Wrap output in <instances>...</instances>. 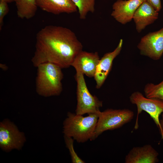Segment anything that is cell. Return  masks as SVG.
Returning <instances> with one entry per match:
<instances>
[{
  "label": "cell",
  "instance_id": "cell-1",
  "mask_svg": "<svg viewBox=\"0 0 163 163\" xmlns=\"http://www.w3.org/2000/svg\"><path fill=\"white\" fill-rule=\"evenodd\" d=\"M83 46L75 33L62 26L49 25L37 33L35 50L31 59L34 66L53 63L61 68L69 67Z\"/></svg>",
  "mask_w": 163,
  "mask_h": 163
},
{
  "label": "cell",
  "instance_id": "cell-2",
  "mask_svg": "<svg viewBox=\"0 0 163 163\" xmlns=\"http://www.w3.org/2000/svg\"><path fill=\"white\" fill-rule=\"evenodd\" d=\"M37 67L36 89L37 94L45 97L59 95L62 89V68L50 62L41 64Z\"/></svg>",
  "mask_w": 163,
  "mask_h": 163
},
{
  "label": "cell",
  "instance_id": "cell-3",
  "mask_svg": "<svg viewBox=\"0 0 163 163\" xmlns=\"http://www.w3.org/2000/svg\"><path fill=\"white\" fill-rule=\"evenodd\" d=\"M98 113H90L84 117L68 112L63 123L64 135L72 138L78 143L91 140L97 124Z\"/></svg>",
  "mask_w": 163,
  "mask_h": 163
},
{
  "label": "cell",
  "instance_id": "cell-4",
  "mask_svg": "<svg viewBox=\"0 0 163 163\" xmlns=\"http://www.w3.org/2000/svg\"><path fill=\"white\" fill-rule=\"evenodd\" d=\"M133 112L128 109H108L98 113L96 126L92 139L93 140L104 132L119 128L133 118Z\"/></svg>",
  "mask_w": 163,
  "mask_h": 163
},
{
  "label": "cell",
  "instance_id": "cell-5",
  "mask_svg": "<svg viewBox=\"0 0 163 163\" xmlns=\"http://www.w3.org/2000/svg\"><path fill=\"white\" fill-rule=\"evenodd\" d=\"M84 75L80 72H76L75 76L77 82V99L75 113L79 115L98 113L100 111V108L103 105L102 101L90 92Z\"/></svg>",
  "mask_w": 163,
  "mask_h": 163
},
{
  "label": "cell",
  "instance_id": "cell-6",
  "mask_svg": "<svg viewBox=\"0 0 163 163\" xmlns=\"http://www.w3.org/2000/svg\"><path fill=\"white\" fill-rule=\"evenodd\" d=\"M130 102L135 104L137 108V115L134 129L139 128L138 118L143 111L147 112L153 120L160 129L161 128L159 117L163 113V100L156 98H148L140 92L136 91L129 97Z\"/></svg>",
  "mask_w": 163,
  "mask_h": 163
},
{
  "label": "cell",
  "instance_id": "cell-7",
  "mask_svg": "<svg viewBox=\"0 0 163 163\" xmlns=\"http://www.w3.org/2000/svg\"><path fill=\"white\" fill-rule=\"evenodd\" d=\"M137 47L142 55L155 60L159 59L163 55V27L142 37Z\"/></svg>",
  "mask_w": 163,
  "mask_h": 163
},
{
  "label": "cell",
  "instance_id": "cell-8",
  "mask_svg": "<svg viewBox=\"0 0 163 163\" xmlns=\"http://www.w3.org/2000/svg\"><path fill=\"white\" fill-rule=\"evenodd\" d=\"M25 140L23 134L13 123L5 120L0 124V146L4 150L19 149Z\"/></svg>",
  "mask_w": 163,
  "mask_h": 163
},
{
  "label": "cell",
  "instance_id": "cell-9",
  "mask_svg": "<svg viewBox=\"0 0 163 163\" xmlns=\"http://www.w3.org/2000/svg\"><path fill=\"white\" fill-rule=\"evenodd\" d=\"M145 0H117L112 5L111 15L117 21L125 24L131 21L139 6Z\"/></svg>",
  "mask_w": 163,
  "mask_h": 163
},
{
  "label": "cell",
  "instance_id": "cell-10",
  "mask_svg": "<svg viewBox=\"0 0 163 163\" xmlns=\"http://www.w3.org/2000/svg\"><path fill=\"white\" fill-rule=\"evenodd\" d=\"M123 43V40L120 39L113 51L105 53L100 59L94 77L97 88H100L104 84L111 70L114 59L121 50Z\"/></svg>",
  "mask_w": 163,
  "mask_h": 163
},
{
  "label": "cell",
  "instance_id": "cell-11",
  "mask_svg": "<svg viewBox=\"0 0 163 163\" xmlns=\"http://www.w3.org/2000/svg\"><path fill=\"white\" fill-rule=\"evenodd\" d=\"M100 58L98 53L82 51L75 58L71 66L76 72H80L89 77H94Z\"/></svg>",
  "mask_w": 163,
  "mask_h": 163
},
{
  "label": "cell",
  "instance_id": "cell-12",
  "mask_svg": "<svg viewBox=\"0 0 163 163\" xmlns=\"http://www.w3.org/2000/svg\"><path fill=\"white\" fill-rule=\"evenodd\" d=\"M158 152L149 144L133 147L126 156L125 163H156L158 161Z\"/></svg>",
  "mask_w": 163,
  "mask_h": 163
},
{
  "label": "cell",
  "instance_id": "cell-13",
  "mask_svg": "<svg viewBox=\"0 0 163 163\" xmlns=\"http://www.w3.org/2000/svg\"><path fill=\"white\" fill-rule=\"evenodd\" d=\"M158 12L146 1H144L136 10L133 19L136 29L140 33L145 27L153 23L158 18Z\"/></svg>",
  "mask_w": 163,
  "mask_h": 163
},
{
  "label": "cell",
  "instance_id": "cell-14",
  "mask_svg": "<svg viewBox=\"0 0 163 163\" xmlns=\"http://www.w3.org/2000/svg\"><path fill=\"white\" fill-rule=\"evenodd\" d=\"M38 7L55 14L72 13L78 9L72 0H37Z\"/></svg>",
  "mask_w": 163,
  "mask_h": 163
},
{
  "label": "cell",
  "instance_id": "cell-15",
  "mask_svg": "<svg viewBox=\"0 0 163 163\" xmlns=\"http://www.w3.org/2000/svg\"><path fill=\"white\" fill-rule=\"evenodd\" d=\"M18 17L29 19L35 15L38 6L37 0H14Z\"/></svg>",
  "mask_w": 163,
  "mask_h": 163
},
{
  "label": "cell",
  "instance_id": "cell-16",
  "mask_svg": "<svg viewBox=\"0 0 163 163\" xmlns=\"http://www.w3.org/2000/svg\"><path fill=\"white\" fill-rule=\"evenodd\" d=\"M72 0L78 10L81 19H85L88 13L94 11L95 0Z\"/></svg>",
  "mask_w": 163,
  "mask_h": 163
},
{
  "label": "cell",
  "instance_id": "cell-17",
  "mask_svg": "<svg viewBox=\"0 0 163 163\" xmlns=\"http://www.w3.org/2000/svg\"><path fill=\"white\" fill-rule=\"evenodd\" d=\"M145 96L148 98H156L163 100V80L159 83H148L144 86Z\"/></svg>",
  "mask_w": 163,
  "mask_h": 163
},
{
  "label": "cell",
  "instance_id": "cell-18",
  "mask_svg": "<svg viewBox=\"0 0 163 163\" xmlns=\"http://www.w3.org/2000/svg\"><path fill=\"white\" fill-rule=\"evenodd\" d=\"M65 142L68 149L73 163H84L85 162L81 159L75 151L73 145L74 139L70 137L64 136Z\"/></svg>",
  "mask_w": 163,
  "mask_h": 163
},
{
  "label": "cell",
  "instance_id": "cell-19",
  "mask_svg": "<svg viewBox=\"0 0 163 163\" xmlns=\"http://www.w3.org/2000/svg\"><path fill=\"white\" fill-rule=\"evenodd\" d=\"M8 3L5 1L0 0V30H2L5 17L8 13L9 8Z\"/></svg>",
  "mask_w": 163,
  "mask_h": 163
},
{
  "label": "cell",
  "instance_id": "cell-20",
  "mask_svg": "<svg viewBox=\"0 0 163 163\" xmlns=\"http://www.w3.org/2000/svg\"><path fill=\"white\" fill-rule=\"evenodd\" d=\"M158 12L162 8L161 0H145Z\"/></svg>",
  "mask_w": 163,
  "mask_h": 163
},
{
  "label": "cell",
  "instance_id": "cell-21",
  "mask_svg": "<svg viewBox=\"0 0 163 163\" xmlns=\"http://www.w3.org/2000/svg\"><path fill=\"white\" fill-rule=\"evenodd\" d=\"M160 124L161 128L159 130L161 135V138L163 139V113L162 114L161 119L160 120Z\"/></svg>",
  "mask_w": 163,
  "mask_h": 163
},
{
  "label": "cell",
  "instance_id": "cell-22",
  "mask_svg": "<svg viewBox=\"0 0 163 163\" xmlns=\"http://www.w3.org/2000/svg\"><path fill=\"white\" fill-rule=\"evenodd\" d=\"M5 1L8 3H10L13 2H14V0H2Z\"/></svg>",
  "mask_w": 163,
  "mask_h": 163
},
{
  "label": "cell",
  "instance_id": "cell-23",
  "mask_svg": "<svg viewBox=\"0 0 163 163\" xmlns=\"http://www.w3.org/2000/svg\"><path fill=\"white\" fill-rule=\"evenodd\" d=\"M2 65L3 66V67L1 68L2 69H6V66L5 65L2 64Z\"/></svg>",
  "mask_w": 163,
  "mask_h": 163
}]
</instances>
